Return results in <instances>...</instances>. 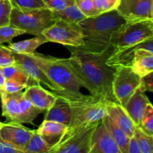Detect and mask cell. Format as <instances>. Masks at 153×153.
<instances>
[{
    "label": "cell",
    "mask_w": 153,
    "mask_h": 153,
    "mask_svg": "<svg viewBox=\"0 0 153 153\" xmlns=\"http://www.w3.org/2000/svg\"><path fill=\"white\" fill-rule=\"evenodd\" d=\"M106 115L120 128L128 137L134 136L136 126L127 114L126 111L119 103L112 101H106Z\"/></svg>",
    "instance_id": "15"
},
{
    "label": "cell",
    "mask_w": 153,
    "mask_h": 153,
    "mask_svg": "<svg viewBox=\"0 0 153 153\" xmlns=\"http://www.w3.org/2000/svg\"><path fill=\"white\" fill-rule=\"evenodd\" d=\"M3 73H4L6 80H8V79L14 80L16 82L26 85V87L40 84L38 82L29 77L27 73L16 64L13 65L3 67Z\"/></svg>",
    "instance_id": "24"
},
{
    "label": "cell",
    "mask_w": 153,
    "mask_h": 153,
    "mask_svg": "<svg viewBox=\"0 0 153 153\" xmlns=\"http://www.w3.org/2000/svg\"><path fill=\"white\" fill-rule=\"evenodd\" d=\"M46 75L48 78L61 90L55 94L65 97L67 100H78L84 97L80 91L79 85L73 73L63 63L61 58H56L39 53L28 55Z\"/></svg>",
    "instance_id": "3"
},
{
    "label": "cell",
    "mask_w": 153,
    "mask_h": 153,
    "mask_svg": "<svg viewBox=\"0 0 153 153\" xmlns=\"http://www.w3.org/2000/svg\"><path fill=\"white\" fill-rule=\"evenodd\" d=\"M134 136L137 141L142 153L153 152V136L146 134L138 126L135 127Z\"/></svg>",
    "instance_id": "28"
},
{
    "label": "cell",
    "mask_w": 153,
    "mask_h": 153,
    "mask_svg": "<svg viewBox=\"0 0 153 153\" xmlns=\"http://www.w3.org/2000/svg\"><path fill=\"white\" fill-rule=\"evenodd\" d=\"M126 20L116 10L94 17H85L78 24L83 32L84 46L78 49L92 53H100L111 46V38Z\"/></svg>",
    "instance_id": "2"
},
{
    "label": "cell",
    "mask_w": 153,
    "mask_h": 153,
    "mask_svg": "<svg viewBox=\"0 0 153 153\" xmlns=\"http://www.w3.org/2000/svg\"><path fill=\"white\" fill-rule=\"evenodd\" d=\"M15 64V58L13 52L7 46L0 44V67H4Z\"/></svg>",
    "instance_id": "36"
},
{
    "label": "cell",
    "mask_w": 153,
    "mask_h": 153,
    "mask_svg": "<svg viewBox=\"0 0 153 153\" xmlns=\"http://www.w3.org/2000/svg\"><path fill=\"white\" fill-rule=\"evenodd\" d=\"M13 55L15 58V64L21 67L29 77L38 82L39 83H43L53 92H61V88L46 76L41 69L28 55L13 53Z\"/></svg>",
    "instance_id": "13"
},
{
    "label": "cell",
    "mask_w": 153,
    "mask_h": 153,
    "mask_svg": "<svg viewBox=\"0 0 153 153\" xmlns=\"http://www.w3.org/2000/svg\"><path fill=\"white\" fill-rule=\"evenodd\" d=\"M67 47L71 55L69 58L61 60L73 73L79 86L88 90L91 95L100 96L106 101L117 102L112 91L116 67L106 63L114 47L111 45L100 53L88 52L71 46Z\"/></svg>",
    "instance_id": "1"
},
{
    "label": "cell",
    "mask_w": 153,
    "mask_h": 153,
    "mask_svg": "<svg viewBox=\"0 0 153 153\" xmlns=\"http://www.w3.org/2000/svg\"><path fill=\"white\" fill-rule=\"evenodd\" d=\"M137 90L143 93L153 92V72L140 77V85Z\"/></svg>",
    "instance_id": "37"
},
{
    "label": "cell",
    "mask_w": 153,
    "mask_h": 153,
    "mask_svg": "<svg viewBox=\"0 0 153 153\" xmlns=\"http://www.w3.org/2000/svg\"><path fill=\"white\" fill-rule=\"evenodd\" d=\"M131 69L139 76L142 77L153 72V55L146 54L134 60Z\"/></svg>",
    "instance_id": "26"
},
{
    "label": "cell",
    "mask_w": 153,
    "mask_h": 153,
    "mask_svg": "<svg viewBox=\"0 0 153 153\" xmlns=\"http://www.w3.org/2000/svg\"><path fill=\"white\" fill-rule=\"evenodd\" d=\"M52 16L54 21L64 20L77 23L85 18V15L79 10L76 3L61 11H52Z\"/></svg>",
    "instance_id": "25"
},
{
    "label": "cell",
    "mask_w": 153,
    "mask_h": 153,
    "mask_svg": "<svg viewBox=\"0 0 153 153\" xmlns=\"http://www.w3.org/2000/svg\"><path fill=\"white\" fill-rule=\"evenodd\" d=\"M101 122L85 124L66 131L60 143L49 153H90L93 135Z\"/></svg>",
    "instance_id": "6"
},
{
    "label": "cell",
    "mask_w": 153,
    "mask_h": 153,
    "mask_svg": "<svg viewBox=\"0 0 153 153\" xmlns=\"http://www.w3.org/2000/svg\"><path fill=\"white\" fill-rule=\"evenodd\" d=\"M52 10L48 8L30 10L12 7L10 15V25L25 31V34L38 36L52 25Z\"/></svg>",
    "instance_id": "5"
},
{
    "label": "cell",
    "mask_w": 153,
    "mask_h": 153,
    "mask_svg": "<svg viewBox=\"0 0 153 153\" xmlns=\"http://www.w3.org/2000/svg\"><path fill=\"white\" fill-rule=\"evenodd\" d=\"M23 91L10 93L6 92L2 88L0 89V98H1L2 116L6 117L7 120L18 123L19 114V99Z\"/></svg>",
    "instance_id": "20"
},
{
    "label": "cell",
    "mask_w": 153,
    "mask_h": 153,
    "mask_svg": "<svg viewBox=\"0 0 153 153\" xmlns=\"http://www.w3.org/2000/svg\"><path fill=\"white\" fill-rule=\"evenodd\" d=\"M25 34V31L10 25H3L0 27V44L10 43L13 37Z\"/></svg>",
    "instance_id": "30"
},
{
    "label": "cell",
    "mask_w": 153,
    "mask_h": 153,
    "mask_svg": "<svg viewBox=\"0 0 153 153\" xmlns=\"http://www.w3.org/2000/svg\"><path fill=\"white\" fill-rule=\"evenodd\" d=\"M26 88V85H23V84H21L14 80L8 79V80H6L2 89L4 90L6 92L13 94V93H16L19 92V91H23Z\"/></svg>",
    "instance_id": "38"
},
{
    "label": "cell",
    "mask_w": 153,
    "mask_h": 153,
    "mask_svg": "<svg viewBox=\"0 0 153 153\" xmlns=\"http://www.w3.org/2000/svg\"><path fill=\"white\" fill-rule=\"evenodd\" d=\"M6 79L5 77H4V73H3V67H0V89L3 88Z\"/></svg>",
    "instance_id": "41"
},
{
    "label": "cell",
    "mask_w": 153,
    "mask_h": 153,
    "mask_svg": "<svg viewBox=\"0 0 153 153\" xmlns=\"http://www.w3.org/2000/svg\"><path fill=\"white\" fill-rule=\"evenodd\" d=\"M69 100L71 120L66 131L85 124L102 120L106 115V100L100 96L84 95L78 100Z\"/></svg>",
    "instance_id": "4"
},
{
    "label": "cell",
    "mask_w": 153,
    "mask_h": 153,
    "mask_svg": "<svg viewBox=\"0 0 153 153\" xmlns=\"http://www.w3.org/2000/svg\"><path fill=\"white\" fill-rule=\"evenodd\" d=\"M57 100L53 105L47 110L44 120L61 123L68 126L71 120V108L69 100L65 97L55 94Z\"/></svg>",
    "instance_id": "18"
},
{
    "label": "cell",
    "mask_w": 153,
    "mask_h": 153,
    "mask_svg": "<svg viewBox=\"0 0 153 153\" xmlns=\"http://www.w3.org/2000/svg\"><path fill=\"white\" fill-rule=\"evenodd\" d=\"M149 38H153V20L126 22L111 36V45L115 49H120L141 43Z\"/></svg>",
    "instance_id": "7"
},
{
    "label": "cell",
    "mask_w": 153,
    "mask_h": 153,
    "mask_svg": "<svg viewBox=\"0 0 153 153\" xmlns=\"http://www.w3.org/2000/svg\"><path fill=\"white\" fill-rule=\"evenodd\" d=\"M24 96L34 106L42 111H47L52 107L57 100V96L43 89L40 84L33 85L25 88Z\"/></svg>",
    "instance_id": "16"
},
{
    "label": "cell",
    "mask_w": 153,
    "mask_h": 153,
    "mask_svg": "<svg viewBox=\"0 0 153 153\" xmlns=\"http://www.w3.org/2000/svg\"><path fill=\"white\" fill-rule=\"evenodd\" d=\"M0 153H24L13 143L0 137Z\"/></svg>",
    "instance_id": "39"
},
{
    "label": "cell",
    "mask_w": 153,
    "mask_h": 153,
    "mask_svg": "<svg viewBox=\"0 0 153 153\" xmlns=\"http://www.w3.org/2000/svg\"><path fill=\"white\" fill-rule=\"evenodd\" d=\"M146 54L153 55V38L120 49L114 48L106 63L114 67L118 66L131 67L136 58Z\"/></svg>",
    "instance_id": "10"
},
{
    "label": "cell",
    "mask_w": 153,
    "mask_h": 153,
    "mask_svg": "<svg viewBox=\"0 0 153 153\" xmlns=\"http://www.w3.org/2000/svg\"><path fill=\"white\" fill-rule=\"evenodd\" d=\"M102 122L110 131L114 140L116 142L118 147L120 149L121 153H128V146L130 137H128V135L120 128H119L107 115L103 117Z\"/></svg>",
    "instance_id": "22"
},
{
    "label": "cell",
    "mask_w": 153,
    "mask_h": 153,
    "mask_svg": "<svg viewBox=\"0 0 153 153\" xmlns=\"http://www.w3.org/2000/svg\"><path fill=\"white\" fill-rule=\"evenodd\" d=\"M19 114L18 123H31L36 117L43 111L41 109L34 106L28 99L24 96L23 93L19 99Z\"/></svg>",
    "instance_id": "23"
},
{
    "label": "cell",
    "mask_w": 153,
    "mask_h": 153,
    "mask_svg": "<svg viewBox=\"0 0 153 153\" xmlns=\"http://www.w3.org/2000/svg\"><path fill=\"white\" fill-rule=\"evenodd\" d=\"M50 149L46 144L37 130H34L29 141L24 149L25 153H49Z\"/></svg>",
    "instance_id": "27"
},
{
    "label": "cell",
    "mask_w": 153,
    "mask_h": 153,
    "mask_svg": "<svg viewBox=\"0 0 153 153\" xmlns=\"http://www.w3.org/2000/svg\"><path fill=\"white\" fill-rule=\"evenodd\" d=\"M1 125H2V123H1V122H0V128H1Z\"/></svg>",
    "instance_id": "42"
},
{
    "label": "cell",
    "mask_w": 153,
    "mask_h": 153,
    "mask_svg": "<svg viewBox=\"0 0 153 153\" xmlns=\"http://www.w3.org/2000/svg\"><path fill=\"white\" fill-rule=\"evenodd\" d=\"M120 0H94L96 10L99 14L116 10Z\"/></svg>",
    "instance_id": "33"
},
{
    "label": "cell",
    "mask_w": 153,
    "mask_h": 153,
    "mask_svg": "<svg viewBox=\"0 0 153 153\" xmlns=\"http://www.w3.org/2000/svg\"><path fill=\"white\" fill-rule=\"evenodd\" d=\"M12 7L22 10L46 8L43 0H9Z\"/></svg>",
    "instance_id": "31"
},
{
    "label": "cell",
    "mask_w": 153,
    "mask_h": 153,
    "mask_svg": "<svg viewBox=\"0 0 153 153\" xmlns=\"http://www.w3.org/2000/svg\"><path fill=\"white\" fill-rule=\"evenodd\" d=\"M43 34L49 42L74 48H81L84 46L83 32L77 22L56 20L43 31Z\"/></svg>",
    "instance_id": "8"
},
{
    "label": "cell",
    "mask_w": 153,
    "mask_h": 153,
    "mask_svg": "<svg viewBox=\"0 0 153 153\" xmlns=\"http://www.w3.org/2000/svg\"><path fill=\"white\" fill-rule=\"evenodd\" d=\"M149 102H150L148 97L145 95V93L140 92L137 90L124 106L127 114L136 126H140L145 108Z\"/></svg>",
    "instance_id": "19"
},
{
    "label": "cell",
    "mask_w": 153,
    "mask_h": 153,
    "mask_svg": "<svg viewBox=\"0 0 153 153\" xmlns=\"http://www.w3.org/2000/svg\"><path fill=\"white\" fill-rule=\"evenodd\" d=\"M90 153H121L102 120L94 133Z\"/></svg>",
    "instance_id": "14"
},
{
    "label": "cell",
    "mask_w": 153,
    "mask_h": 153,
    "mask_svg": "<svg viewBox=\"0 0 153 153\" xmlns=\"http://www.w3.org/2000/svg\"><path fill=\"white\" fill-rule=\"evenodd\" d=\"M67 129V126L61 123L43 120L37 131L43 141L51 149L60 143Z\"/></svg>",
    "instance_id": "17"
},
{
    "label": "cell",
    "mask_w": 153,
    "mask_h": 153,
    "mask_svg": "<svg viewBox=\"0 0 153 153\" xmlns=\"http://www.w3.org/2000/svg\"><path fill=\"white\" fill-rule=\"evenodd\" d=\"M12 4L9 0H0V27L10 25Z\"/></svg>",
    "instance_id": "34"
},
{
    "label": "cell",
    "mask_w": 153,
    "mask_h": 153,
    "mask_svg": "<svg viewBox=\"0 0 153 153\" xmlns=\"http://www.w3.org/2000/svg\"><path fill=\"white\" fill-rule=\"evenodd\" d=\"M46 8L52 11H61L75 3V0H43Z\"/></svg>",
    "instance_id": "35"
},
{
    "label": "cell",
    "mask_w": 153,
    "mask_h": 153,
    "mask_svg": "<svg viewBox=\"0 0 153 153\" xmlns=\"http://www.w3.org/2000/svg\"><path fill=\"white\" fill-rule=\"evenodd\" d=\"M48 42L49 40H47V38L43 34H40L36 36L34 38L17 42V43H10L7 47L13 53L31 55L35 52L36 49L39 46Z\"/></svg>",
    "instance_id": "21"
},
{
    "label": "cell",
    "mask_w": 153,
    "mask_h": 153,
    "mask_svg": "<svg viewBox=\"0 0 153 153\" xmlns=\"http://www.w3.org/2000/svg\"><path fill=\"white\" fill-rule=\"evenodd\" d=\"M117 10L126 22L153 20V0H120Z\"/></svg>",
    "instance_id": "11"
},
{
    "label": "cell",
    "mask_w": 153,
    "mask_h": 153,
    "mask_svg": "<svg viewBox=\"0 0 153 153\" xmlns=\"http://www.w3.org/2000/svg\"><path fill=\"white\" fill-rule=\"evenodd\" d=\"M75 3L85 17H94L98 15L94 0H75Z\"/></svg>",
    "instance_id": "32"
},
{
    "label": "cell",
    "mask_w": 153,
    "mask_h": 153,
    "mask_svg": "<svg viewBox=\"0 0 153 153\" xmlns=\"http://www.w3.org/2000/svg\"><path fill=\"white\" fill-rule=\"evenodd\" d=\"M140 82V76L134 73L131 67L123 66L116 67L112 91L117 102L123 108L130 97L137 91Z\"/></svg>",
    "instance_id": "9"
},
{
    "label": "cell",
    "mask_w": 153,
    "mask_h": 153,
    "mask_svg": "<svg viewBox=\"0 0 153 153\" xmlns=\"http://www.w3.org/2000/svg\"><path fill=\"white\" fill-rule=\"evenodd\" d=\"M128 153H142L134 136L130 137L128 146Z\"/></svg>",
    "instance_id": "40"
},
{
    "label": "cell",
    "mask_w": 153,
    "mask_h": 153,
    "mask_svg": "<svg viewBox=\"0 0 153 153\" xmlns=\"http://www.w3.org/2000/svg\"><path fill=\"white\" fill-rule=\"evenodd\" d=\"M33 132L34 130L23 126L19 123L10 121L8 123H2L0 128V137L13 143L24 152Z\"/></svg>",
    "instance_id": "12"
},
{
    "label": "cell",
    "mask_w": 153,
    "mask_h": 153,
    "mask_svg": "<svg viewBox=\"0 0 153 153\" xmlns=\"http://www.w3.org/2000/svg\"><path fill=\"white\" fill-rule=\"evenodd\" d=\"M139 128L146 134L153 136V107L151 102L147 104L144 110Z\"/></svg>",
    "instance_id": "29"
}]
</instances>
